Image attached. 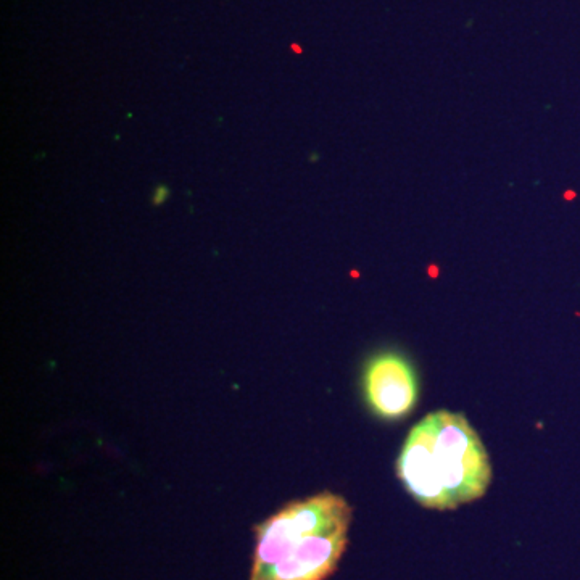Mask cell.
Wrapping results in <instances>:
<instances>
[{"label":"cell","instance_id":"6da1fadb","mask_svg":"<svg viewBox=\"0 0 580 580\" xmlns=\"http://www.w3.org/2000/svg\"><path fill=\"white\" fill-rule=\"evenodd\" d=\"M408 493L429 509L476 502L491 480V464L479 434L461 412L435 411L411 429L397 461Z\"/></svg>","mask_w":580,"mask_h":580},{"label":"cell","instance_id":"7a4b0ae2","mask_svg":"<svg viewBox=\"0 0 580 580\" xmlns=\"http://www.w3.org/2000/svg\"><path fill=\"white\" fill-rule=\"evenodd\" d=\"M351 514L332 491L287 503L255 525L250 580H326L347 548Z\"/></svg>","mask_w":580,"mask_h":580},{"label":"cell","instance_id":"3957f363","mask_svg":"<svg viewBox=\"0 0 580 580\" xmlns=\"http://www.w3.org/2000/svg\"><path fill=\"white\" fill-rule=\"evenodd\" d=\"M363 393L376 416L387 421L405 418L416 406L419 397L415 369L397 351H381L364 366Z\"/></svg>","mask_w":580,"mask_h":580},{"label":"cell","instance_id":"277c9868","mask_svg":"<svg viewBox=\"0 0 580 580\" xmlns=\"http://www.w3.org/2000/svg\"><path fill=\"white\" fill-rule=\"evenodd\" d=\"M168 189L166 187H158L156 190H155V193H153V203L155 205H163L164 203V200L168 198Z\"/></svg>","mask_w":580,"mask_h":580}]
</instances>
